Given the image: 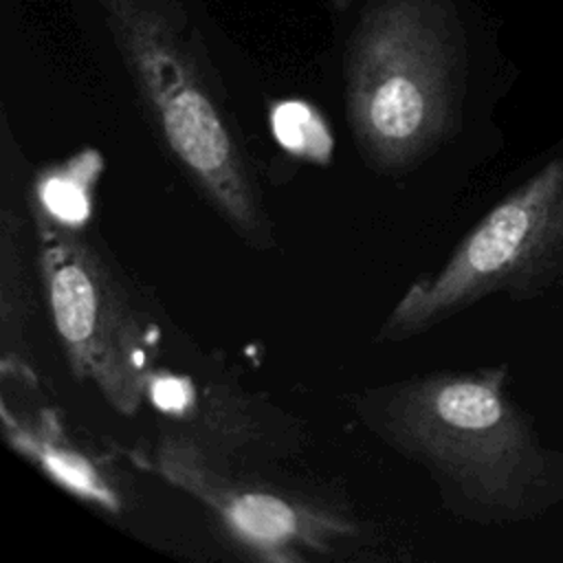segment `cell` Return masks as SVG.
<instances>
[{"instance_id": "cell-7", "label": "cell", "mask_w": 563, "mask_h": 563, "mask_svg": "<svg viewBox=\"0 0 563 563\" xmlns=\"http://www.w3.org/2000/svg\"><path fill=\"white\" fill-rule=\"evenodd\" d=\"M2 420L7 442L53 482L95 508L119 512V493L97 464L70 442L51 409L24 411L2 402Z\"/></svg>"}, {"instance_id": "cell-8", "label": "cell", "mask_w": 563, "mask_h": 563, "mask_svg": "<svg viewBox=\"0 0 563 563\" xmlns=\"http://www.w3.org/2000/svg\"><path fill=\"white\" fill-rule=\"evenodd\" d=\"M101 167V156L86 150L66 165L42 172L33 180L31 209L59 224L84 229L90 218V189Z\"/></svg>"}, {"instance_id": "cell-3", "label": "cell", "mask_w": 563, "mask_h": 563, "mask_svg": "<svg viewBox=\"0 0 563 563\" xmlns=\"http://www.w3.org/2000/svg\"><path fill=\"white\" fill-rule=\"evenodd\" d=\"M112 29L165 152L249 246L271 249L273 224L229 114L169 24L130 0H110Z\"/></svg>"}, {"instance_id": "cell-1", "label": "cell", "mask_w": 563, "mask_h": 563, "mask_svg": "<svg viewBox=\"0 0 563 563\" xmlns=\"http://www.w3.org/2000/svg\"><path fill=\"white\" fill-rule=\"evenodd\" d=\"M506 378V365L420 374L356 394L352 411L427 471L449 512L479 526L517 523L563 501V453L541 444Z\"/></svg>"}, {"instance_id": "cell-6", "label": "cell", "mask_w": 563, "mask_h": 563, "mask_svg": "<svg viewBox=\"0 0 563 563\" xmlns=\"http://www.w3.org/2000/svg\"><path fill=\"white\" fill-rule=\"evenodd\" d=\"M156 468L196 499L216 530L242 554L268 563L334 556L361 539L363 526L336 504L260 475L238 473L231 460L205 451L178 431H165Z\"/></svg>"}, {"instance_id": "cell-5", "label": "cell", "mask_w": 563, "mask_h": 563, "mask_svg": "<svg viewBox=\"0 0 563 563\" xmlns=\"http://www.w3.org/2000/svg\"><path fill=\"white\" fill-rule=\"evenodd\" d=\"M33 211L44 297L70 374L119 413L147 398L150 332L123 282L81 229Z\"/></svg>"}, {"instance_id": "cell-2", "label": "cell", "mask_w": 563, "mask_h": 563, "mask_svg": "<svg viewBox=\"0 0 563 563\" xmlns=\"http://www.w3.org/2000/svg\"><path fill=\"white\" fill-rule=\"evenodd\" d=\"M347 123L361 158L398 176L457 128V53L427 0H376L347 51Z\"/></svg>"}, {"instance_id": "cell-9", "label": "cell", "mask_w": 563, "mask_h": 563, "mask_svg": "<svg viewBox=\"0 0 563 563\" xmlns=\"http://www.w3.org/2000/svg\"><path fill=\"white\" fill-rule=\"evenodd\" d=\"M277 141L310 161H325L332 150L330 132L319 112L303 101H282L273 110Z\"/></svg>"}, {"instance_id": "cell-4", "label": "cell", "mask_w": 563, "mask_h": 563, "mask_svg": "<svg viewBox=\"0 0 563 563\" xmlns=\"http://www.w3.org/2000/svg\"><path fill=\"white\" fill-rule=\"evenodd\" d=\"M561 282L563 156L499 200L438 273L413 282L376 341H409L490 295L532 299Z\"/></svg>"}]
</instances>
